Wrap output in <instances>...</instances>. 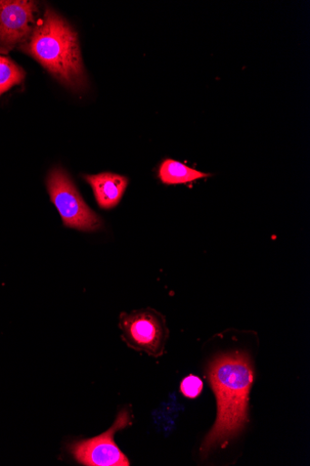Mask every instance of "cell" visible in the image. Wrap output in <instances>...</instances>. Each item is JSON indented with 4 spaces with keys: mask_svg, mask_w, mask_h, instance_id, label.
Returning <instances> with one entry per match:
<instances>
[{
    "mask_svg": "<svg viewBox=\"0 0 310 466\" xmlns=\"http://www.w3.org/2000/svg\"><path fill=\"white\" fill-rule=\"evenodd\" d=\"M208 377L216 398L217 416L202 445L205 453L216 446H225L246 425L254 382L251 360L245 352L220 355L210 363Z\"/></svg>",
    "mask_w": 310,
    "mask_h": 466,
    "instance_id": "6da1fadb",
    "label": "cell"
},
{
    "mask_svg": "<svg viewBox=\"0 0 310 466\" xmlns=\"http://www.w3.org/2000/svg\"><path fill=\"white\" fill-rule=\"evenodd\" d=\"M24 50L65 86L78 90L85 75L76 32L60 15L47 9L37 21Z\"/></svg>",
    "mask_w": 310,
    "mask_h": 466,
    "instance_id": "7a4b0ae2",
    "label": "cell"
},
{
    "mask_svg": "<svg viewBox=\"0 0 310 466\" xmlns=\"http://www.w3.org/2000/svg\"><path fill=\"white\" fill-rule=\"evenodd\" d=\"M47 188L65 228L86 233L104 228V221L86 205L64 168L52 169L47 177Z\"/></svg>",
    "mask_w": 310,
    "mask_h": 466,
    "instance_id": "3957f363",
    "label": "cell"
},
{
    "mask_svg": "<svg viewBox=\"0 0 310 466\" xmlns=\"http://www.w3.org/2000/svg\"><path fill=\"white\" fill-rule=\"evenodd\" d=\"M119 328L126 346L153 357H160L169 336L165 317L153 309L122 313Z\"/></svg>",
    "mask_w": 310,
    "mask_h": 466,
    "instance_id": "277c9868",
    "label": "cell"
},
{
    "mask_svg": "<svg viewBox=\"0 0 310 466\" xmlns=\"http://www.w3.org/2000/svg\"><path fill=\"white\" fill-rule=\"evenodd\" d=\"M130 411H119L113 426L105 433L91 439L74 441L66 451L79 464L85 466H129L127 457L115 441V435L130 425Z\"/></svg>",
    "mask_w": 310,
    "mask_h": 466,
    "instance_id": "5b68a950",
    "label": "cell"
},
{
    "mask_svg": "<svg viewBox=\"0 0 310 466\" xmlns=\"http://www.w3.org/2000/svg\"><path fill=\"white\" fill-rule=\"evenodd\" d=\"M35 2H0V44L14 46L27 40L35 27L38 11Z\"/></svg>",
    "mask_w": 310,
    "mask_h": 466,
    "instance_id": "8992f818",
    "label": "cell"
},
{
    "mask_svg": "<svg viewBox=\"0 0 310 466\" xmlns=\"http://www.w3.org/2000/svg\"><path fill=\"white\" fill-rule=\"evenodd\" d=\"M94 190L95 199L103 209H112L121 201L129 183L125 177L114 173L83 176Z\"/></svg>",
    "mask_w": 310,
    "mask_h": 466,
    "instance_id": "52a82bcc",
    "label": "cell"
},
{
    "mask_svg": "<svg viewBox=\"0 0 310 466\" xmlns=\"http://www.w3.org/2000/svg\"><path fill=\"white\" fill-rule=\"evenodd\" d=\"M158 178L167 186L187 185L210 177V174L197 171L186 164L172 158H165L158 167Z\"/></svg>",
    "mask_w": 310,
    "mask_h": 466,
    "instance_id": "ba28073f",
    "label": "cell"
},
{
    "mask_svg": "<svg viewBox=\"0 0 310 466\" xmlns=\"http://www.w3.org/2000/svg\"><path fill=\"white\" fill-rule=\"evenodd\" d=\"M25 71L10 58L0 56V96L25 79Z\"/></svg>",
    "mask_w": 310,
    "mask_h": 466,
    "instance_id": "9c48e42d",
    "label": "cell"
},
{
    "mask_svg": "<svg viewBox=\"0 0 310 466\" xmlns=\"http://www.w3.org/2000/svg\"><path fill=\"white\" fill-rule=\"evenodd\" d=\"M203 390V382L200 378L195 375L186 377L182 383L181 390L183 394L189 399L197 398Z\"/></svg>",
    "mask_w": 310,
    "mask_h": 466,
    "instance_id": "30bf717a",
    "label": "cell"
}]
</instances>
